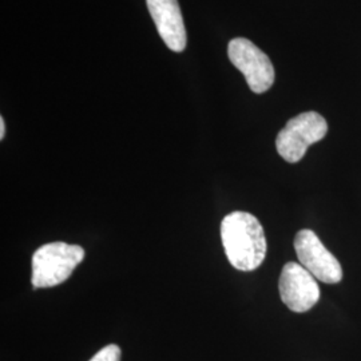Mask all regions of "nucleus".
<instances>
[{"label":"nucleus","instance_id":"nucleus-9","mask_svg":"<svg viewBox=\"0 0 361 361\" xmlns=\"http://www.w3.org/2000/svg\"><path fill=\"white\" fill-rule=\"evenodd\" d=\"M6 135V123H4V118H0V140H3Z\"/></svg>","mask_w":361,"mask_h":361},{"label":"nucleus","instance_id":"nucleus-6","mask_svg":"<svg viewBox=\"0 0 361 361\" xmlns=\"http://www.w3.org/2000/svg\"><path fill=\"white\" fill-rule=\"evenodd\" d=\"M279 289L283 302L296 313L312 310L320 298L316 277L296 262H288L283 268Z\"/></svg>","mask_w":361,"mask_h":361},{"label":"nucleus","instance_id":"nucleus-2","mask_svg":"<svg viewBox=\"0 0 361 361\" xmlns=\"http://www.w3.org/2000/svg\"><path fill=\"white\" fill-rule=\"evenodd\" d=\"M85 258L79 245L50 243L40 246L32 256L31 283L35 289L63 284Z\"/></svg>","mask_w":361,"mask_h":361},{"label":"nucleus","instance_id":"nucleus-8","mask_svg":"<svg viewBox=\"0 0 361 361\" xmlns=\"http://www.w3.org/2000/svg\"><path fill=\"white\" fill-rule=\"evenodd\" d=\"M122 350L116 344H109L101 349L90 361H121Z\"/></svg>","mask_w":361,"mask_h":361},{"label":"nucleus","instance_id":"nucleus-1","mask_svg":"<svg viewBox=\"0 0 361 361\" xmlns=\"http://www.w3.org/2000/svg\"><path fill=\"white\" fill-rule=\"evenodd\" d=\"M221 240L226 257L238 271H256L267 256L264 228L250 213L233 212L222 219Z\"/></svg>","mask_w":361,"mask_h":361},{"label":"nucleus","instance_id":"nucleus-5","mask_svg":"<svg viewBox=\"0 0 361 361\" xmlns=\"http://www.w3.org/2000/svg\"><path fill=\"white\" fill-rule=\"evenodd\" d=\"M295 249L301 265L325 284H337L343 280L338 259L323 245L317 234L310 229L297 233Z\"/></svg>","mask_w":361,"mask_h":361},{"label":"nucleus","instance_id":"nucleus-4","mask_svg":"<svg viewBox=\"0 0 361 361\" xmlns=\"http://www.w3.org/2000/svg\"><path fill=\"white\" fill-rule=\"evenodd\" d=\"M228 56L246 79L249 89L262 94L274 83V67L269 56L245 38H235L229 42Z\"/></svg>","mask_w":361,"mask_h":361},{"label":"nucleus","instance_id":"nucleus-3","mask_svg":"<svg viewBox=\"0 0 361 361\" xmlns=\"http://www.w3.org/2000/svg\"><path fill=\"white\" fill-rule=\"evenodd\" d=\"M328 133V123L316 111L302 113L292 118L276 140L279 154L289 164H296L302 159L308 147L322 141Z\"/></svg>","mask_w":361,"mask_h":361},{"label":"nucleus","instance_id":"nucleus-7","mask_svg":"<svg viewBox=\"0 0 361 361\" xmlns=\"http://www.w3.org/2000/svg\"><path fill=\"white\" fill-rule=\"evenodd\" d=\"M159 37L171 51L182 52L188 37L178 0H146Z\"/></svg>","mask_w":361,"mask_h":361}]
</instances>
